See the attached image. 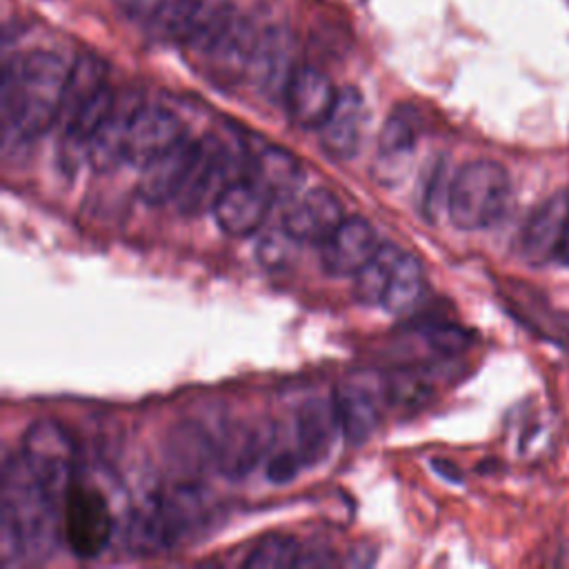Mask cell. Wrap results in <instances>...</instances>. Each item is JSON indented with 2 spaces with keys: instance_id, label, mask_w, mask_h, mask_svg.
<instances>
[{
  "instance_id": "6da1fadb",
  "label": "cell",
  "mask_w": 569,
  "mask_h": 569,
  "mask_svg": "<svg viewBox=\"0 0 569 569\" xmlns=\"http://www.w3.org/2000/svg\"><path fill=\"white\" fill-rule=\"evenodd\" d=\"M71 64L58 53L36 49L4 62L0 113L4 149L27 144L58 124Z\"/></svg>"
},
{
  "instance_id": "7a4b0ae2",
  "label": "cell",
  "mask_w": 569,
  "mask_h": 569,
  "mask_svg": "<svg viewBox=\"0 0 569 569\" xmlns=\"http://www.w3.org/2000/svg\"><path fill=\"white\" fill-rule=\"evenodd\" d=\"M62 536V500L47 491L24 460L7 458L2 469L0 549L11 558H44Z\"/></svg>"
},
{
  "instance_id": "3957f363",
  "label": "cell",
  "mask_w": 569,
  "mask_h": 569,
  "mask_svg": "<svg viewBox=\"0 0 569 569\" xmlns=\"http://www.w3.org/2000/svg\"><path fill=\"white\" fill-rule=\"evenodd\" d=\"M204 518L207 511L198 491L180 487L171 493H158L136 505L129 511L122 538L131 553H164L189 540Z\"/></svg>"
},
{
  "instance_id": "277c9868",
  "label": "cell",
  "mask_w": 569,
  "mask_h": 569,
  "mask_svg": "<svg viewBox=\"0 0 569 569\" xmlns=\"http://www.w3.org/2000/svg\"><path fill=\"white\" fill-rule=\"evenodd\" d=\"M509 198L511 182L505 167L493 160H471L449 182L447 213L453 227L476 231L498 222L507 211Z\"/></svg>"
},
{
  "instance_id": "5b68a950",
  "label": "cell",
  "mask_w": 569,
  "mask_h": 569,
  "mask_svg": "<svg viewBox=\"0 0 569 569\" xmlns=\"http://www.w3.org/2000/svg\"><path fill=\"white\" fill-rule=\"evenodd\" d=\"M236 13L231 0H167L147 22V29L164 42L198 51Z\"/></svg>"
},
{
  "instance_id": "8992f818",
  "label": "cell",
  "mask_w": 569,
  "mask_h": 569,
  "mask_svg": "<svg viewBox=\"0 0 569 569\" xmlns=\"http://www.w3.org/2000/svg\"><path fill=\"white\" fill-rule=\"evenodd\" d=\"M113 533L107 498L91 485L73 482L62 500V538L76 558L89 560L104 551Z\"/></svg>"
},
{
  "instance_id": "52a82bcc",
  "label": "cell",
  "mask_w": 569,
  "mask_h": 569,
  "mask_svg": "<svg viewBox=\"0 0 569 569\" xmlns=\"http://www.w3.org/2000/svg\"><path fill=\"white\" fill-rule=\"evenodd\" d=\"M20 458L47 491L64 500V491L73 480L76 447L71 436L58 422H31L22 436Z\"/></svg>"
},
{
  "instance_id": "ba28073f",
  "label": "cell",
  "mask_w": 569,
  "mask_h": 569,
  "mask_svg": "<svg viewBox=\"0 0 569 569\" xmlns=\"http://www.w3.org/2000/svg\"><path fill=\"white\" fill-rule=\"evenodd\" d=\"M231 182V158L222 142L213 136L198 138L196 158L182 189L176 196V207L184 216H200L213 209L218 196Z\"/></svg>"
},
{
  "instance_id": "9c48e42d",
  "label": "cell",
  "mask_w": 569,
  "mask_h": 569,
  "mask_svg": "<svg viewBox=\"0 0 569 569\" xmlns=\"http://www.w3.org/2000/svg\"><path fill=\"white\" fill-rule=\"evenodd\" d=\"M258 36L260 29H256L247 16L236 11L224 27L193 53L216 82L233 84L249 73Z\"/></svg>"
},
{
  "instance_id": "30bf717a",
  "label": "cell",
  "mask_w": 569,
  "mask_h": 569,
  "mask_svg": "<svg viewBox=\"0 0 569 569\" xmlns=\"http://www.w3.org/2000/svg\"><path fill=\"white\" fill-rule=\"evenodd\" d=\"M296 36L289 27L271 24L260 29L249 73L247 78L253 82L260 96L269 100H282L284 89L298 69L296 64Z\"/></svg>"
},
{
  "instance_id": "8fae6325",
  "label": "cell",
  "mask_w": 569,
  "mask_h": 569,
  "mask_svg": "<svg viewBox=\"0 0 569 569\" xmlns=\"http://www.w3.org/2000/svg\"><path fill=\"white\" fill-rule=\"evenodd\" d=\"M187 136L182 120L158 104H138L131 113L124 144V162L142 169L156 156Z\"/></svg>"
},
{
  "instance_id": "7c38bea8",
  "label": "cell",
  "mask_w": 569,
  "mask_h": 569,
  "mask_svg": "<svg viewBox=\"0 0 569 569\" xmlns=\"http://www.w3.org/2000/svg\"><path fill=\"white\" fill-rule=\"evenodd\" d=\"M338 89L331 78L309 64H298L287 89H284V111L296 127L320 129L333 109Z\"/></svg>"
},
{
  "instance_id": "4fadbf2b",
  "label": "cell",
  "mask_w": 569,
  "mask_h": 569,
  "mask_svg": "<svg viewBox=\"0 0 569 569\" xmlns=\"http://www.w3.org/2000/svg\"><path fill=\"white\" fill-rule=\"evenodd\" d=\"M382 242L369 220L360 216L345 218L338 229L320 244L322 269L329 276H356L378 251Z\"/></svg>"
},
{
  "instance_id": "5bb4252c",
  "label": "cell",
  "mask_w": 569,
  "mask_h": 569,
  "mask_svg": "<svg viewBox=\"0 0 569 569\" xmlns=\"http://www.w3.org/2000/svg\"><path fill=\"white\" fill-rule=\"evenodd\" d=\"M345 218L347 216L338 196H333L329 189L316 187L305 191L289 204L282 218V227L298 242L322 244Z\"/></svg>"
},
{
  "instance_id": "9a60e30c",
  "label": "cell",
  "mask_w": 569,
  "mask_h": 569,
  "mask_svg": "<svg viewBox=\"0 0 569 569\" xmlns=\"http://www.w3.org/2000/svg\"><path fill=\"white\" fill-rule=\"evenodd\" d=\"M196 147L198 140L184 136L140 169L138 193L147 204H164L176 200L196 158Z\"/></svg>"
},
{
  "instance_id": "2e32d148",
  "label": "cell",
  "mask_w": 569,
  "mask_h": 569,
  "mask_svg": "<svg viewBox=\"0 0 569 569\" xmlns=\"http://www.w3.org/2000/svg\"><path fill=\"white\" fill-rule=\"evenodd\" d=\"M267 193L251 180H231L213 204V218L222 233L244 238L256 233L269 211Z\"/></svg>"
},
{
  "instance_id": "e0dca14e",
  "label": "cell",
  "mask_w": 569,
  "mask_h": 569,
  "mask_svg": "<svg viewBox=\"0 0 569 569\" xmlns=\"http://www.w3.org/2000/svg\"><path fill=\"white\" fill-rule=\"evenodd\" d=\"M569 220V191L547 198L522 224L518 249L529 264H542L556 256V247Z\"/></svg>"
},
{
  "instance_id": "ac0fdd59",
  "label": "cell",
  "mask_w": 569,
  "mask_h": 569,
  "mask_svg": "<svg viewBox=\"0 0 569 569\" xmlns=\"http://www.w3.org/2000/svg\"><path fill=\"white\" fill-rule=\"evenodd\" d=\"M365 127V98L356 87L338 89L327 120L320 124V144L333 160H347L358 151Z\"/></svg>"
},
{
  "instance_id": "d6986e66",
  "label": "cell",
  "mask_w": 569,
  "mask_h": 569,
  "mask_svg": "<svg viewBox=\"0 0 569 569\" xmlns=\"http://www.w3.org/2000/svg\"><path fill=\"white\" fill-rule=\"evenodd\" d=\"M249 169V180L256 182L269 200L291 198V193L300 187L305 178V169L298 158L291 151L271 142H262L253 149Z\"/></svg>"
},
{
  "instance_id": "ffe728a7",
  "label": "cell",
  "mask_w": 569,
  "mask_h": 569,
  "mask_svg": "<svg viewBox=\"0 0 569 569\" xmlns=\"http://www.w3.org/2000/svg\"><path fill=\"white\" fill-rule=\"evenodd\" d=\"M338 427L333 402L309 400L296 413V440L298 456L305 467L322 462L331 449L333 433Z\"/></svg>"
},
{
  "instance_id": "44dd1931",
  "label": "cell",
  "mask_w": 569,
  "mask_h": 569,
  "mask_svg": "<svg viewBox=\"0 0 569 569\" xmlns=\"http://www.w3.org/2000/svg\"><path fill=\"white\" fill-rule=\"evenodd\" d=\"M118 102L116 91L104 84L93 98H89L80 109H76L60 127H62V149L64 158H76L78 153L87 156L89 140L100 129V124L107 120V116L113 111Z\"/></svg>"
},
{
  "instance_id": "7402d4cb",
  "label": "cell",
  "mask_w": 569,
  "mask_h": 569,
  "mask_svg": "<svg viewBox=\"0 0 569 569\" xmlns=\"http://www.w3.org/2000/svg\"><path fill=\"white\" fill-rule=\"evenodd\" d=\"M136 102H122L118 98L113 111L93 133L87 147V160L96 171H111L120 162H124V144H127V129L131 113L136 111Z\"/></svg>"
},
{
  "instance_id": "603a6c76",
  "label": "cell",
  "mask_w": 569,
  "mask_h": 569,
  "mask_svg": "<svg viewBox=\"0 0 569 569\" xmlns=\"http://www.w3.org/2000/svg\"><path fill=\"white\" fill-rule=\"evenodd\" d=\"M331 402L345 442L351 447L365 445L378 425V409L371 396L360 387H340L333 391Z\"/></svg>"
},
{
  "instance_id": "cb8c5ba5",
  "label": "cell",
  "mask_w": 569,
  "mask_h": 569,
  "mask_svg": "<svg viewBox=\"0 0 569 569\" xmlns=\"http://www.w3.org/2000/svg\"><path fill=\"white\" fill-rule=\"evenodd\" d=\"M213 462L227 478H244L260 460L262 438L253 427L233 425L213 445Z\"/></svg>"
},
{
  "instance_id": "d4e9b609",
  "label": "cell",
  "mask_w": 569,
  "mask_h": 569,
  "mask_svg": "<svg viewBox=\"0 0 569 569\" xmlns=\"http://www.w3.org/2000/svg\"><path fill=\"white\" fill-rule=\"evenodd\" d=\"M107 84V62L96 53H80L69 69L67 89L58 124H62L76 109L93 98Z\"/></svg>"
},
{
  "instance_id": "484cf974",
  "label": "cell",
  "mask_w": 569,
  "mask_h": 569,
  "mask_svg": "<svg viewBox=\"0 0 569 569\" xmlns=\"http://www.w3.org/2000/svg\"><path fill=\"white\" fill-rule=\"evenodd\" d=\"M405 251L398 244L382 242L373 258L353 276V296L360 305H380L391 273Z\"/></svg>"
},
{
  "instance_id": "4316f807",
  "label": "cell",
  "mask_w": 569,
  "mask_h": 569,
  "mask_svg": "<svg viewBox=\"0 0 569 569\" xmlns=\"http://www.w3.org/2000/svg\"><path fill=\"white\" fill-rule=\"evenodd\" d=\"M422 291H425V273H422L420 260L411 253H402L391 273V280L387 284V291L380 305L389 313H405L420 300Z\"/></svg>"
},
{
  "instance_id": "83f0119b",
  "label": "cell",
  "mask_w": 569,
  "mask_h": 569,
  "mask_svg": "<svg viewBox=\"0 0 569 569\" xmlns=\"http://www.w3.org/2000/svg\"><path fill=\"white\" fill-rule=\"evenodd\" d=\"M418 131H420V120L413 107L409 104H400L396 107L378 136V147L382 156H405L409 151H413L416 140H418Z\"/></svg>"
},
{
  "instance_id": "f1b7e54d",
  "label": "cell",
  "mask_w": 569,
  "mask_h": 569,
  "mask_svg": "<svg viewBox=\"0 0 569 569\" xmlns=\"http://www.w3.org/2000/svg\"><path fill=\"white\" fill-rule=\"evenodd\" d=\"M302 547L291 536L262 538L244 560L249 569H273V567H298Z\"/></svg>"
},
{
  "instance_id": "f546056e",
  "label": "cell",
  "mask_w": 569,
  "mask_h": 569,
  "mask_svg": "<svg viewBox=\"0 0 569 569\" xmlns=\"http://www.w3.org/2000/svg\"><path fill=\"white\" fill-rule=\"evenodd\" d=\"M173 460L180 469H200L209 458L213 460L216 449H211L209 440L198 427H180L176 431V440L171 442Z\"/></svg>"
},
{
  "instance_id": "4dcf8cb0",
  "label": "cell",
  "mask_w": 569,
  "mask_h": 569,
  "mask_svg": "<svg viewBox=\"0 0 569 569\" xmlns=\"http://www.w3.org/2000/svg\"><path fill=\"white\" fill-rule=\"evenodd\" d=\"M296 244L298 240L282 227V229H269L258 247H256V256L260 260V264L269 271H278L291 264L293 256H296Z\"/></svg>"
},
{
  "instance_id": "1f68e13d",
  "label": "cell",
  "mask_w": 569,
  "mask_h": 569,
  "mask_svg": "<svg viewBox=\"0 0 569 569\" xmlns=\"http://www.w3.org/2000/svg\"><path fill=\"white\" fill-rule=\"evenodd\" d=\"M425 340L438 353L456 356L471 345V333L456 322H433L425 329Z\"/></svg>"
},
{
  "instance_id": "d6a6232c",
  "label": "cell",
  "mask_w": 569,
  "mask_h": 569,
  "mask_svg": "<svg viewBox=\"0 0 569 569\" xmlns=\"http://www.w3.org/2000/svg\"><path fill=\"white\" fill-rule=\"evenodd\" d=\"M302 460L298 456V451H276L269 460H267V478L273 482V485H284V482H291L298 471L302 469Z\"/></svg>"
},
{
  "instance_id": "836d02e7",
  "label": "cell",
  "mask_w": 569,
  "mask_h": 569,
  "mask_svg": "<svg viewBox=\"0 0 569 569\" xmlns=\"http://www.w3.org/2000/svg\"><path fill=\"white\" fill-rule=\"evenodd\" d=\"M389 393L393 396V400L402 402V405H416L420 400L427 398L429 393V385H425L420 378L416 376H400L389 385Z\"/></svg>"
},
{
  "instance_id": "e575fe53",
  "label": "cell",
  "mask_w": 569,
  "mask_h": 569,
  "mask_svg": "<svg viewBox=\"0 0 569 569\" xmlns=\"http://www.w3.org/2000/svg\"><path fill=\"white\" fill-rule=\"evenodd\" d=\"M116 2L127 18L142 22V27H147V22L160 11V7L167 0H116Z\"/></svg>"
},
{
  "instance_id": "d590c367",
  "label": "cell",
  "mask_w": 569,
  "mask_h": 569,
  "mask_svg": "<svg viewBox=\"0 0 569 569\" xmlns=\"http://www.w3.org/2000/svg\"><path fill=\"white\" fill-rule=\"evenodd\" d=\"M433 465V469L442 476V478H447L449 482H460V471L453 467V462H449V460H433L431 462Z\"/></svg>"
},
{
  "instance_id": "8d00e7d4",
  "label": "cell",
  "mask_w": 569,
  "mask_h": 569,
  "mask_svg": "<svg viewBox=\"0 0 569 569\" xmlns=\"http://www.w3.org/2000/svg\"><path fill=\"white\" fill-rule=\"evenodd\" d=\"M556 258H558L562 264L569 267V220H567L565 231H562V236H560V242H558V247H556Z\"/></svg>"
}]
</instances>
